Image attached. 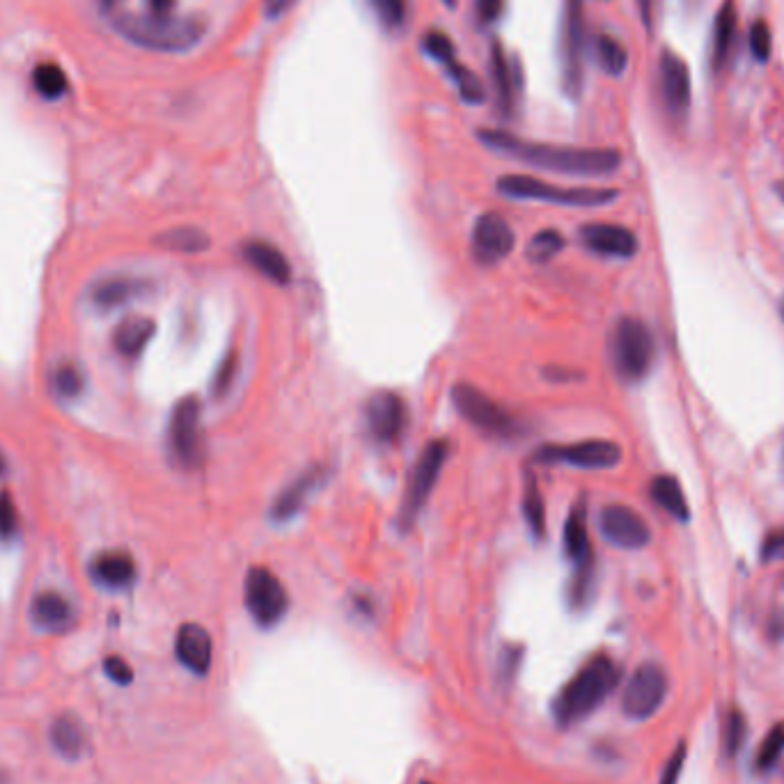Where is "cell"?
<instances>
[{"instance_id":"obj_1","label":"cell","mask_w":784,"mask_h":784,"mask_svg":"<svg viewBox=\"0 0 784 784\" xmlns=\"http://www.w3.org/2000/svg\"><path fill=\"white\" fill-rule=\"evenodd\" d=\"M482 143L489 150L512 156L528 166L562 172V175L576 177H603L613 175L622 166V156L617 150H606V147H567V145H548L535 143L514 136L509 131L500 129H484L477 133Z\"/></svg>"},{"instance_id":"obj_2","label":"cell","mask_w":784,"mask_h":784,"mask_svg":"<svg viewBox=\"0 0 784 784\" xmlns=\"http://www.w3.org/2000/svg\"><path fill=\"white\" fill-rule=\"evenodd\" d=\"M113 28L127 42L150 51L184 53L195 49L207 33V23L200 17H156V14L120 12L113 17Z\"/></svg>"},{"instance_id":"obj_3","label":"cell","mask_w":784,"mask_h":784,"mask_svg":"<svg viewBox=\"0 0 784 784\" xmlns=\"http://www.w3.org/2000/svg\"><path fill=\"white\" fill-rule=\"evenodd\" d=\"M617 684L619 668L613 658L606 654L590 658V661L569 679V684L562 686L558 697H555V720H558L562 727L580 723V720L590 716V713L597 711L601 704L608 700V695L615 691Z\"/></svg>"},{"instance_id":"obj_4","label":"cell","mask_w":784,"mask_h":784,"mask_svg":"<svg viewBox=\"0 0 784 784\" xmlns=\"http://www.w3.org/2000/svg\"><path fill=\"white\" fill-rule=\"evenodd\" d=\"M498 191L514 200H537L564 207H603L617 200L615 188H567L542 182L528 175H505L498 179Z\"/></svg>"},{"instance_id":"obj_5","label":"cell","mask_w":784,"mask_h":784,"mask_svg":"<svg viewBox=\"0 0 784 784\" xmlns=\"http://www.w3.org/2000/svg\"><path fill=\"white\" fill-rule=\"evenodd\" d=\"M656 358V342L640 319L624 317L610 335V360L619 379L635 383L649 374Z\"/></svg>"},{"instance_id":"obj_6","label":"cell","mask_w":784,"mask_h":784,"mask_svg":"<svg viewBox=\"0 0 784 784\" xmlns=\"http://www.w3.org/2000/svg\"><path fill=\"white\" fill-rule=\"evenodd\" d=\"M452 404L461 418L484 431L486 436L500 438V441H514V438L523 436V422L509 413L503 404H498L496 399L480 388L470 386V383H457L452 388Z\"/></svg>"},{"instance_id":"obj_7","label":"cell","mask_w":784,"mask_h":784,"mask_svg":"<svg viewBox=\"0 0 784 784\" xmlns=\"http://www.w3.org/2000/svg\"><path fill=\"white\" fill-rule=\"evenodd\" d=\"M450 445L443 438H436V441H429L425 445V450L415 461L413 473L409 477V486H406L402 509H399V525L404 530H409L418 521V516L425 505L429 503V496L436 489L438 477L443 473L445 461H448Z\"/></svg>"},{"instance_id":"obj_8","label":"cell","mask_w":784,"mask_h":784,"mask_svg":"<svg viewBox=\"0 0 784 784\" xmlns=\"http://www.w3.org/2000/svg\"><path fill=\"white\" fill-rule=\"evenodd\" d=\"M200 399L195 395L182 397L170 413L168 445L175 464L184 470L200 468L205 459L202 445V422H200Z\"/></svg>"},{"instance_id":"obj_9","label":"cell","mask_w":784,"mask_h":784,"mask_svg":"<svg viewBox=\"0 0 784 784\" xmlns=\"http://www.w3.org/2000/svg\"><path fill=\"white\" fill-rule=\"evenodd\" d=\"M564 548H567L569 560L574 562L569 599L578 608L590 597L594 578V548L590 542V532H587V516L583 505L571 509L567 525H564Z\"/></svg>"},{"instance_id":"obj_10","label":"cell","mask_w":784,"mask_h":784,"mask_svg":"<svg viewBox=\"0 0 784 784\" xmlns=\"http://www.w3.org/2000/svg\"><path fill=\"white\" fill-rule=\"evenodd\" d=\"M562 85L564 92L578 97L585 81V51H587V28L583 0H567L562 21Z\"/></svg>"},{"instance_id":"obj_11","label":"cell","mask_w":784,"mask_h":784,"mask_svg":"<svg viewBox=\"0 0 784 784\" xmlns=\"http://www.w3.org/2000/svg\"><path fill=\"white\" fill-rule=\"evenodd\" d=\"M243 594H246V608L250 617L260 626H264V629L276 626L280 619L287 615L289 594L278 576L269 569H250L246 576V585H243Z\"/></svg>"},{"instance_id":"obj_12","label":"cell","mask_w":784,"mask_h":784,"mask_svg":"<svg viewBox=\"0 0 784 784\" xmlns=\"http://www.w3.org/2000/svg\"><path fill=\"white\" fill-rule=\"evenodd\" d=\"M668 697V674L656 663H642L631 674L622 693V711L631 720H647L663 707Z\"/></svg>"},{"instance_id":"obj_13","label":"cell","mask_w":784,"mask_h":784,"mask_svg":"<svg viewBox=\"0 0 784 784\" xmlns=\"http://www.w3.org/2000/svg\"><path fill=\"white\" fill-rule=\"evenodd\" d=\"M539 464H567L574 468L587 470H606L615 468L622 461V448L613 441H580L569 445H542L535 452Z\"/></svg>"},{"instance_id":"obj_14","label":"cell","mask_w":784,"mask_h":784,"mask_svg":"<svg viewBox=\"0 0 784 784\" xmlns=\"http://www.w3.org/2000/svg\"><path fill=\"white\" fill-rule=\"evenodd\" d=\"M365 427L376 443L395 445L409 427V406L397 392H374L365 404Z\"/></svg>"},{"instance_id":"obj_15","label":"cell","mask_w":784,"mask_h":784,"mask_svg":"<svg viewBox=\"0 0 784 784\" xmlns=\"http://www.w3.org/2000/svg\"><path fill=\"white\" fill-rule=\"evenodd\" d=\"M514 246L516 234L503 216L496 214V211H489V214H482L477 218L473 237H470V250H473L477 264L493 266L503 262L512 255Z\"/></svg>"},{"instance_id":"obj_16","label":"cell","mask_w":784,"mask_h":784,"mask_svg":"<svg viewBox=\"0 0 784 784\" xmlns=\"http://www.w3.org/2000/svg\"><path fill=\"white\" fill-rule=\"evenodd\" d=\"M599 528L606 542L624 548V551H640L652 542V530L647 521L635 509L619 503L601 509Z\"/></svg>"},{"instance_id":"obj_17","label":"cell","mask_w":784,"mask_h":784,"mask_svg":"<svg viewBox=\"0 0 784 784\" xmlns=\"http://www.w3.org/2000/svg\"><path fill=\"white\" fill-rule=\"evenodd\" d=\"M580 241L587 250L603 257H617V260H629L638 255V237L624 225L610 223H590L580 230Z\"/></svg>"},{"instance_id":"obj_18","label":"cell","mask_w":784,"mask_h":784,"mask_svg":"<svg viewBox=\"0 0 784 784\" xmlns=\"http://www.w3.org/2000/svg\"><path fill=\"white\" fill-rule=\"evenodd\" d=\"M175 654L177 661L191 670L198 677H205L211 670V658H214V642L205 626L188 622L177 631L175 638Z\"/></svg>"},{"instance_id":"obj_19","label":"cell","mask_w":784,"mask_h":784,"mask_svg":"<svg viewBox=\"0 0 784 784\" xmlns=\"http://www.w3.org/2000/svg\"><path fill=\"white\" fill-rule=\"evenodd\" d=\"M321 482H324V468L312 466L305 470V473H301L296 480L289 482L285 489L278 493L276 500H273L271 519L278 523L292 521L294 516L305 507V503H308V498L315 493V489Z\"/></svg>"},{"instance_id":"obj_20","label":"cell","mask_w":784,"mask_h":784,"mask_svg":"<svg viewBox=\"0 0 784 784\" xmlns=\"http://www.w3.org/2000/svg\"><path fill=\"white\" fill-rule=\"evenodd\" d=\"M147 289H150L147 280L131 276H108L94 282L90 289V303L101 312H113L136 301Z\"/></svg>"},{"instance_id":"obj_21","label":"cell","mask_w":784,"mask_h":784,"mask_svg":"<svg viewBox=\"0 0 784 784\" xmlns=\"http://www.w3.org/2000/svg\"><path fill=\"white\" fill-rule=\"evenodd\" d=\"M661 90L663 99L672 113L684 115L691 106V74L686 62L672 51H665L661 58Z\"/></svg>"},{"instance_id":"obj_22","label":"cell","mask_w":784,"mask_h":784,"mask_svg":"<svg viewBox=\"0 0 784 784\" xmlns=\"http://www.w3.org/2000/svg\"><path fill=\"white\" fill-rule=\"evenodd\" d=\"M90 576L106 590H127L136 580V562L127 551H104L92 560Z\"/></svg>"},{"instance_id":"obj_23","label":"cell","mask_w":784,"mask_h":784,"mask_svg":"<svg viewBox=\"0 0 784 784\" xmlns=\"http://www.w3.org/2000/svg\"><path fill=\"white\" fill-rule=\"evenodd\" d=\"M243 257L255 271H260L264 278H269L276 285H289L292 282V264L282 250H278L269 241H248L243 243Z\"/></svg>"},{"instance_id":"obj_24","label":"cell","mask_w":784,"mask_h":784,"mask_svg":"<svg viewBox=\"0 0 784 784\" xmlns=\"http://www.w3.org/2000/svg\"><path fill=\"white\" fill-rule=\"evenodd\" d=\"M519 65L505 56V49L500 44L491 46V81L496 88L498 106L505 115H512L516 106V94H519Z\"/></svg>"},{"instance_id":"obj_25","label":"cell","mask_w":784,"mask_h":784,"mask_svg":"<svg viewBox=\"0 0 784 784\" xmlns=\"http://www.w3.org/2000/svg\"><path fill=\"white\" fill-rule=\"evenodd\" d=\"M156 333L154 319L143 315H131L122 319L113 331V347L124 358H138Z\"/></svg>"},{"instance_id":"obj_26","label":"cell","mask_w":784,"mask_h":784,"mask_svg":"<svg viewBox=\"0 0 784 784\" xmlns=\"http://www.w3.org/2000/svg\"><path fill=\"white\" fill-rule=\"evenodd\" d=\"M35 626L44 631H65L74 619V608L69 599L62 597L60 592L46 590L39 592L30 606Z\"/></svg>"},{"instance_id":"obj_27","label":"cell","mask_w":784,"mask_h":784,"mask_svg":"<svg viewBox=\"0 0 784 784\" xmlns=\"http://www.w3.org/2000/svg\"><path fill=\"white\" fill-rule=\"evenodd\" d=\"M51 743L65 759H81L88 752V734L74 716H60L51 725Z\"/></svg>"},{"instance_id":"obj_28","label":"cell","mask_w":784,"mask_h":784,"mask_svg":"<svg viewBox=\"0 0 784 784\" xmlns=\"http://www.w3.org/2000/svg\"><path fill=\"white\" fill-rule=\"evenodd\" d=\"M649 493H652L654 503L661 507L663 512H668L672 519H677V521L691 519V509H688V500L684 496V489H681L677 477H672V475L654 477L652 486H649Z\"/></svg>"},{"instance_id":"obj_29","label":"cell","mask_w":784,"mask_h":784,"mask_svg":"<svg viewBox=\"0 0 784 784\" xmlns=\"http://www.w3.org/2000/svg\"><path fill=\"white\" fill-rule=\"evenodd\" d=\"M736 35V10L732 0H725V5L718 10L716 23H713V37H711V62L713 67L720 69L729 58Z\"/></svg>"},{"instance_id":"obj_30","label":"cell","mask_w":784,"mask_h":784,"mask_svg":"<svg viewBox=\"0 0 784 784\" xmlns=\"http://www.w3.org/2000/svg\"><path fill=\"white\" fill-rule=\"evenodd\" d=\"M523 516L528 521V528L532 530V535L537 539H544L546 535V505L542 489H539L537 477L532 473H525V484H523Z\"/></svg>"},{"instance_id":"obj_31","label":"cell","mask_w":784,"mask_h":784,"mask_svg":"<svg viewBox=\"0 0 784 784\" xmlns=\"http://www.w3.org/2000/svg\"><path fill=\"white\" fill-rule=\"evenodd\" d=\"M156 243L166 250H175V253H202L209 248V237L198 227H177V230L163 232L161 237H156Z\"/></svg>"},{"instance_id":"obj_32","label":"cell","mask_w":784,"mask_h":784,"mask_svg":"<svg viewBox=\"0 0 784 784\" xmlns=\"http://www.w3.org/2000/svg\"><path fill=\"white\" fill-rule=\"evenodd\" d=\"M33 85L37 94H42L44 99H60L65 97L69 90V81L65 72L53 62H42L33 69Z\"/></svg>"},{"instance_id":"obj_33","label":"cell","mask_w":784,"mask_h":784,"mask_svg":"<svg viewBox=\"0 0 784 784\" xmlns=\"http://www.w3.org/2000/svg\"><path fill=\"white\" fill-rule=\"evenodd\" d=\"M594 49H597V60L599 65L606 69V74H624L626 65H629V53H626L624 46L619 44L615 37L599 35L597 42H594Z\"/></svg>"},{"instance_id":"obj_34","label":"cell","mask_w":784,"mask_h":784,"mask_svg":"<svg viewBox=\"0 0 784 784\" xmlns=\"http://www.w3.org/2000/svg\"><path fill=\"white\" fill-rule=\"evenodd\" d=\"M53 390L60 399H76L85 390V376L74 363H60L53 370Z\"/></svg>"},{"instance_id":"obj_35","label":"cell","mask_w":784,"mask_h":784,"mask_svg":"<svg viewBox=\"0 0 784 784\" xmlns=\"http://www.w3.org/2000/svg\"><path fill=\"white\" fill-rule=\"evenodd\" d=\"M784 752V723H778L775 727L768 729V734L764 736V741L759 743L755 766L757 771H771V768L780 762Z\"/></svg>"},{"instance_id":"obj_36","label":"cell","mask_w":784,"mask_h":784,"mask_svg":"<svg viewBox=\"0 0 784 784\" xmlns=\"http://www.w3.org/2000/svg\"><path fill=\"white\" fill-rule=\"evenodd\" d=\"M445 69H448V74H450L452 81L457 83L461 99H464L466 104H482L486 92H484V85H482L480 78H477L473 72H470L468 67L459 65L457 60H454L452 65H448Z\"/></svg>"},{"instance_id":"obj_37","label":"cell","mask_w":784,"mask_h":784,"mask_svg":"<svg viewBox=\"0 0 784 784\" xmlns=\"http://www.w3.org/2000/svg\"><path fill=\"white\" fill-rule=\"evenodd\" d=\"M564 248V237L558 230H542L528 243V260L535 264H544L553 260L555 255Z\"/></svg>"},{"instance_id":"obj_38","label":"cell","mask_w":784,"mask_h":784,"mask_svg":"<svg viewBox=\"0 0 784 784\" xmlns=\"http://www.w3.org/2000/svg\"><path fill=\"white\" fill-rule=\"evenodd\" d=\"M370 5L381 26L388 30L402 28L406 17H409V0H370Z\"/></svg>"},{"instance_id":"obj_39","label":"cell","mask_w":784,"mask_h":784,"mask_svg":"<svg viewBox=\"0 0 784 784\" xmlns=\"http://www.w3.org/2000/svg\"><path fill=\"white\" fill-rule=\"evenodd\" d=\"M422 51H425L431 60L441 62L443 67H448L454 62L452 39L445 33H441V30H429V33L422 37Z\"/></svg>"},{"instance_id":"obj_40","label":"cell","mask_w":784,"mask_h":784,"mask_svg":"<svg viewBox=\"0 0 784 784\" xmlns=\"http://www.w3.org/2000/svg\"><path fill=\"white\" fill-rule=\"evenodd\" d=\"M746 729H748V723H746V718H743V713L729 711L725 727H723V746H725V752L729 757L739 755L743 741H746Z\"/></svg>"},{"instance_id":"obj_41","label":"cell","mask_w":784,"mask_h":784,"mask_svg":"<svg viewBox=\"0 0 784 784\" xmlns=\"http://www.w3.org/2000/svg\"><path fill=\"white\" fill-rule=\"evenodd\" d=\"M237 372H239V358L234 351H230L214 374V381H211V395L218 399L225 397L227 392H230L234 379H237Z\"/></svg>"},{"instance_id":"obj_42","label":"cell","mask_w":784,"mask_h":784,"mask_svg":"<svg viewBox=\"0 0 784 784\" xmlns=\"http://www.w3.org/2000/svg\"><path fill=\"white\" fill-rule=\"evenodd\" d=\"M19 530V514L17 505L10 496V491H0V542H10Z\"/></svg>"},{"instance_id":"obj_43","label":"cell","mask_w":784,"mask_h":784,"mask_svg":"<svg viewBox=\"0 0 784 784\" xmlns=\"http://www.w3.org/2000/svg\"><path fill=\"white\" fill-rule=\"evenodd\" d=\"M750 49L755 53V58L759 62H766L771 58V51H773V37H771V30L764 21H757L755 26L750 28Z\"/></svg>"},{"instance_id":"obj_44","label":"cell","mask_w":784,"mask_h":784,"mask_svg":"<svg viewBox=\"0 0 784 784\" xmlns=\"http://www.w3.org/2000/svg\"><path fill=\"white\" fill-rule=\"evenodd\" d=\"M104 672H106L108 679L115 681V684H120V686L131 684V679H133V670L129 668L127 661H122L120 656H108L104 661Z\"/></svg>"},{"instance_id":"obj_45","label":"cell","mask_w":784,"mask_h":784,"mask_svg":"<svg viewBox=\"0 0 784 784\" xmlns=\"http://www.w3.org/2000/svg\"><path fill=\"white\" fill-rule=\"evenodd\" d=\"M684 762H686V746L681 743V746L672 752L670 762L665 764L661 784H679L681 773H684Z\"/></svg>"},{"instance_id":"obj_46","label":"cell","mask_w":784,"mask_h":784,"mask_svg":"<svg viewBox=\"0 0 784 784\" xmlns=\"http://www.w3.org/2000/svg\"><path fill=\"white\" fill-rule=\"evenodd\" d=\"M477 17L484 23H493L500 19V14L505 10V0H475Z\"/></svg>"},{"instance_id":"obj_47","label":"cell","mask_w":784,"mask_h":784,"mask_svg":"<svg viewBox=\"0 0 784 784\" xmlns=\"http://www.w3.org/2000/svg\"><path fill=\"white\" fill-rule=\"evenodd\" d=\"M764 560H784V528L771 532L764 542Z\"/></svg>"},{"instance_id":"obj_48","label":"cell","mask_w":784,"mask_h":784,"mask_svg":"<svg viewBox=\"0 0 784 784\" xmlns=\"http://www.w3.org/2000/svg\"><path fill=\"white\" fill-rule=\"evenodd\" d=\"M296 0H264V12L269 19H278L292 7Z\"/></svg>"},{"instance_id":"obj_49","label":"cell","mask_w":784,"mask_h":784,"mask_svg":"<svg viewBox=\"0 0 784 784\" xmlns=\"http://www.w3.org/2000/svg\"><path fill=\"white\" fill-rule=\"evenodd\" d=\"M519 658H521V649L519 647H507L503 652V677H512L516 672V665H519Z\"/></svg>"},{"instance_id":"obj_50","label":"cell","mask_w":784,"mask_h":784,"mask_svg":"<svg viewBox=\"0 0 784 784\" xmlns=\"http://www.w3.org/2000/svg\"><path fill=\"white\" fill-rule=\"evenodd\" d=\"M177 0H147V10L156 17H170L175 12Z\"/></svg>"},{"instance_id":"obj_51","label":"cell","mask_w":784,"mask_h":784,"mask_svg":"<svg viewBox=\"0 0 784 784\" xmlns=\"http://www.w3.org/2000/svg\"><path fill=\"white\" fill-rule=\"evenodd\" d=\"M768 631H771L773 638H784V610L773 615L771 624H768Z\"/></svg>"},{"instance_id":"obj_52","label":"cell","mask_w":784,"mask_h":784,"mask_svg":"<svg viewBox=\"0 0 784 784\" xmlns=\"http://www.w3.org/2000/svg\"><path fill=\"white\" fill-rule=\"evenodd\" d=\"M115 3H117V0H101V5H104L106 10H113Z\"/></svg>"},{"instance_id":"obj_53","label":"cell","mask_w":784,"mask_h":784,"mask_svg":"<svg viewBox=\"0 0 784 784\" xmlns=\"http://www.w3.org/2000/svg\"><path fill=\"white\" fill-rule=\"evenodd\" d=\"M3 473H5V459L3 454H0V477H3Z\"/></svg>"}]
</instances>
